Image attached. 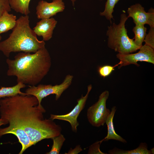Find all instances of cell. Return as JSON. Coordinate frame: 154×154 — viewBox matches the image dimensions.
Instances as JSON below:
<instances>
[{
  "mask_svg": "<svg viewBox=\"0 0 154 154\" xmlns=\"http://www.w3.org/2000/svg\"><path fill=\"white\" fill-rule=\"evenodd\" d=\"M116 110V107L113 106L111 109V112L107 118L105 123L108 127V134L104 139L100 141L101 143L103 141H106L110 139L118 141L124 143H127V141L117 134L114 129L113 119Z\"/></svg>",
  "mask_w": 154,
  "mask_h": 154,
  "instance_id": "obj_12",
  "label": "cell"
},
{
  "mask_svg": "<svg viewBox=\"0 0 154 154\" xmlns=\"http://www.w3.org/2000/svg\"><path fill=\"white\" fill-rule=\"evenodd\" d=\"M25 84L21 82L15 85L10 87H1L0 88V99L12 96L18 94L27 95L20 91L21 89L25 88Z\"/></svg>",
  "mask_w": 154,
  "mask_h": 154,
  "instance_id": "obj_16",
  "label": "cell"
},
{
  "mask_svg": "<svg viewBox=\"0 0 154 154\" xmlns=\"http://www.w3.org/2000/svg\"><path fill=\"white\" fill-rule=\"evenodd\" d=\"M53 143L50 151L46 154H58L59 153L63 143L65 140L64 136L61 133L53 137Z\"/></svg>",
  "mask_w": 154,
  "mask_h": 154,
  "instance_id": "obj_19",
  "label": "cell"
},
{
  "mask_svg": "<svg viewBox=\"0 0 154 154\" xmlns=\"http://www.w3.org/2000/svg\"><path fill=\"white\" fill-rule=\"evenodd\" d=\"M57 23V21L52 17L41 19L37 23L33 30L37 35L42 37L43 40L47 41L52 38Z\"/></svg>",
  "mask_w": 154,
  "mask_h": 154,
  "instance_id": "obj_11",
  "label": "cell"
},
{
  "mask_svg": "<svg viewBox=\"0 0 154 154\" xmlns=\"http://www.w3.org/2000/svg\"><path fill=\"white\" fill-rule=\"evenodd\" d=\"M1 39H2V37L1 36V35H0V42Z\"/></svg>",
  "mask_w": 154,
  "mask_h": 154,
  "instance_id": "obj_27",
  "label": "cell"
},
{
  "mask_svg": "<svg viewBox=\"0 0 154 154\" xmlns=\"http://www.w3.org/2000/svg\"><path fill=\"white\" fill-rule=\"evenodd\" d=\"M92 88V86L90 84L87 87V92L86 95H82L81 97L77 100V104L73 109L69 113L64 115H56L50 114V119L52 120L57 119L68 121L69 123L72 130L74 132H76L77 127L79 125L77 121L78 117L81 111L84 108L90 92Z\"/></svg>",
  "mask_w": 154,
  "mask_h": 154,
  "instance_id": "obj_8",
  "label": "cell"
},
{
  "mask_svg": "<svg viewBox=\"0 0 154 154\" xmlns=\"http://www.w3.org/2000/svg\"><path fill=\"white\" fill-rule=\"evenodd\" d=\"M98 0L102 1L103 0Z\"/></svg>",
  "mask_w": 154,
  "mask_h": 154,
  "instance_id": "obj_28",
  "label": "cell"
},
{
  "mask_svg": "<svg viewBox=\"0 0 154 154\" xmlns=\"http://www.w3.org/2000/svg\"><path fill=\"white\" fill-rule=\"evenodd\" d=\"M30 25L28 15L18 19L9 37L0 42V50L9 57L12 52L35 53L45 47L44 40H39Z\"/></svg>",
  "mask_w": 154,
  "mask_h": 154,
  "instance_id": "obj_3",
  "label": "cell"
},
{
  "mask_svg": "<svg viewBox=\"0 0 154 154\" xmlns=\"http://www.w3.org/2000/svg\"><path fill=\"white\" fill-rule=\"evenodd\" d=\"M110 154H151L152 150H148L147 145L145 143H141L136 148L130 150H124L116 148L110 150L108 152Z\"/></svg>",
  "mask_w": 154,
  "mask_h": 154,
  "instance_id": "obj_14",
  "label": "cell"
},
{
  "mask_svg": "<svg viewBox=\"0 0 154 154\" xmlns=\"http://www.w3.org/2000/svg\"><path fill=\"white\" fill-rule=\"evenodd\" d=\"M71 1L72 3V5L73 6H74L77 0H68Z\"/></svg>",
  "mask_w": 154,
  "mask_h": 154,
  "instance_id": "obj_26",
  "label": "cell"
},
{
  "mask_svg": "<svg viewBox=\"0 0 154 154\" xmlns=\"http://www.w3.org/2000/svg\"><path fill=\"white\" fill-rule=\"evenodd\" d=\"M82 150L81 147L80 145L76 146L73 149L70 148L67 153H65L66 154H78Z\"/></svg>",
  "mask_w": 154,
  "mask_h": 154,
  "instance_id": "obj_24",
  "label": "cell"
},
{
  "mask_svg": "<svg viewBox=\"0 0 154 154\" xmlns=\"http://www.w3.org/2000/svg\"><path fill=\"white\" fill-rule=\"evenodd\" d=\"M119 65V62L114 66L106 65L100 66L98 68V71L100 76L105 78L109 76L115 70V68Z\"/></svg>",
  "mask_w": 154,
  "mask_h": 154,
  "instance_id": "obj_20",
  "label": "cell"
},
{
  "mask_svg": "<svg viewBox=\"0 0 154 154\" xmlns=\"http://www.w3.org/2000/svg\"><path fill=\"white\" fill-rule=\"evenodd\" d=\"M34 96L18 94L0 100L1 117L8 121L9 127L22 128L33 145L61 133L62 128L50 119H44L46 110L38 106Z\"/></svg>",
  "mask_w": 154,
  "mask_h": 154,
  "instance_id": "obj_1",
  "label": "cell"
},
{
  "mask_svg": "<svg viewBox=\"0 0 154 154\" xmlns=\"http://www.w3.org/2000/svg\"><path fill=\"white\" fill-rule=\"evenodd\" d=\"M31 0H9L11 9L17 13L28 15L30 11L29 5Z\"/></svg>",
  "mask_w": 154,
  "mask_h": 154,
  "instance_id": "obj_15",
  "label": "cell"
},
{
  "mask_svg": "<svg viewBox=\"0 0 154 154\" xmlns=\"http://www.w3.org/2000/svg\"><path fill=\"white\" fill-rule=\"evenodd\" d=\"M73 78V76L67 75L62 82L59 85L52 86L50 84H40L36 86H29L26 90L25 93L36 97L38 100V106H42V100L50 94H55L56 100H58L63 92L71 85Z\"/></svg>",
  "mask_w": 154,
  "mask_h": 154,
  "instance_id": "obj_5",
  "label": "cell"
},
{
  "mask_svg": "<svg viewBox=\"0 0 154 154\" xmlns=\"http://www.w3.org/2000/svg\"><path fill=\"white\" fill-rule=\"evenodd\" d=\"M16 16L5 11L0 16V35L12 29L17 20Z\"/></svg>",
  "mask_w": 154,
  "mask_h": 154,
  "instance_id": "obj_13",
  "label": "cell"
},
{
  "mask_svg": "<svg viewBox=\"0 0 154 154\" xmlns=\"http://www.w3.org/2000/svg\"><path fill=\"white\" fill-rule=\"evenodd\" d=\"M139 51L134 54H122L117 53L116 57L120 60L118 68L131 64L137 66L138 62H145L154 64V49L145 44L139 49Z\"/></svg>",
  "mask_w": 154,
  "mask_h": 154,
  "instance_id": "obj_7",
  "label": "cell"
},
{
  "mask_svg": "<svg viewBox=\"0 0 154 154\" xmlns=\"http://www.w3.org/2000/svg\"><path fill=\"white\" fill-rule=\"evenodd\" d=\"M128 18H131L135 24L148 25L154 27V9L151 8L146 12L144 8L139 3L131 5L127 10Z\"/></svg>",
  "mask_w": 154,
  "mask_h": 154,
  "instance_id": "obj_9",
  "label": "cell"
},
{
  "mask_svg": "<svg viewBox=\"0 0 154 154\" xmlns=\"http://www.w3.org/2000/svg\"><path fill=\"white\" fill-rule=\"evenodd\" d=\"M65 8L62 0H52L51 2L41 0L36 7V14L38 19H49L63 12Z\"/></svg>",
  "mask_w": 154,
  "mask_h": 154,
  "instance_id": "obj_10",
  "label": "cell"
},
{
  "mask_svg": "<svg viewBox=\"0 0 154 154\" xmlns=\"http://www.w3.org/2000/svg\"><path fill=\"white\" fill-rule=\"evenodd\" d=\"M101 143L100 141H98L91 145L89 147L88 154H107L102 152L100 149V146Z\"/></svg>",
  "mask_w": 154,
  "mask_h": 154,
  "instance_id": "obj_22",
  "label": "cell"
},
{
  "mask_svg": "<svg viewBox=\"0 0 154 154\" xmlns=\"http://www.w3.org/2000/svg\"><path fill=\"white\" fill-rule=\"evenodd\" d=\"M8 123V121L1 117L0 118V127L2 125H5Z\"/></svg>",
  "mask_w": 154,
  "mask_h": 154,
  "instance_id": "obj_25",
  "label": "cell"
},
{
  "mask_svg": "<svg viewBox=\"0 0 154 154\" xmlns=\"http://www.w3.org/2000/svg\"><path fill=\"white\" fill-rule=\"evenodd\" d=\"M144 41L145 44L154 49V27H150L148 33L145 36Z\"/></svg>",
  "mask_w": 154,
  "mask_h": 154,
  "instance_id": "obj_21",
  "label": "cell"
},
{
  "mask_svg": "<svg viewBox=\"0 0 154 154\" xmlns=\"http://www.w3.org/2000/svg\"><path fill=\"white\" fill-rule=\"evenodd\" d=\"M109 95L108 90L103 92L97 102L87 110V116L89 122L92 126L99 127L103 126L111 111L106 108V102Z\"/></svg>",
  "mask_w": 154,
  "mask_h": 154,
  "instance_id": "obj_6",
  "label": "cell"
},
{
  "mask_svg": "<svg viewBox=\"0 0 154 154\" xmlns=\"http://www.w3.org/2000/svg\"><path fill=\"white\" fill-rule=\"evenodd\" d=\"M120 0H107L104 11L100 13V16L105 17L110 23L113 19V13L116 5Z\"/></svg>",
  "mask_w": 154,
  "mask_h": 154,
  "instance_id": "obj_18",
  "label": "cell"
},
{
  "mask_svg": "<svg viewBox=\"0 0 154 154\" xmlns=\"http://www.w3.org/2000/svg\"><path fill=\"white\" fill-rule=\"evenodd\" d=\"M7 75L15 76L17 83L21 82L31 86L40 83L47 75L51 65V58L45 47L33 54L20 52L13 60L7 58Z\"/></svg>",
  "mask_w": 154,
  "mask_h": 154,
  "instance_id": "obj_2",
  "label": "cell"
},
{
  "mask_svg": "<svg viewBox=\"0 0 154 154\" xmlns=\"http://www.w3.org/2000/svg\"><path fill=\"white\" fill-rule=\"evenodd\" d=\"M11 10L9 0H0V16L5 11L9 12Z\"/></svg>",
  "mask_w": 154,
  "mask_h": 154,
  "instance_id": "obj_23",
  "label": "cell"
},
{
  "mask_svg": "<svg viewBox=\"0 0 154 154\" xmlns=\"http://www.w3.org/2000/svg\"><path fill=\"white\" fill-rule=\"evenodd\" d=\"M128 18L125 13H121L119 23H112L108 26L106 31L108 46L120 54L131 53L140 48L135 44L133 38H130L127 35L125 23Z\"/></svg>",
  "mask_w": 154,
  "mask_h": 154,
  "instance_id": "obj_4",
  "label": "cell"
},
{
  "mask_svg": "<svg viewBox=\"0 0 154 154\" xmlns=\"http://www.w3.org/2000/svg\"><path fill=\"white\" fill-rule=\"evenodd\" d=\"M147 29L145 25L140 24H135L132 29L134 34V42L140 48L143 45L142 43L147 34Z\"/></svg>",
  "mask_w": 154,
  "mask_h": 154,
  "instance_id": "obj_17",
  "label": "cell"
}]
</instances>
